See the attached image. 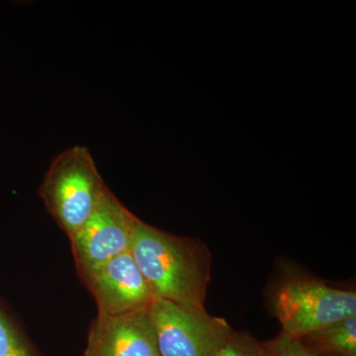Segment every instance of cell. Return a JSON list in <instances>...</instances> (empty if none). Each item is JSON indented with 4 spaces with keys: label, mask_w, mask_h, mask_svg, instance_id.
<instances>
[{
    "label": "cell",
    "mask_w": 356,
    "mask_h": 356,
    "mask_svg": "<svg viewBox=\"0 0 356 356\" xmlns=\"http://www.w3.org/2000/svg\"><path fill=\"white\" fill-rule=\"evenodd\" d=\"M130 252L154 298L205 308L212 257L202 241L165 233L139 219Z\"/></svg>",
    "instance_id": "cell-1"
},
{
    "label": "cell",
    "mask_w": 356,
    "mask_h": 356,
    "mask_svg": "<svg viewBox=\"0 0 356 356\" xmlns=\"http://www.w3.org/2000/svg\"><path fill=\"white\" fill-rule=\"evenodd\" d=\"M149 306L123 315H97L83 356H161Z\"/></svg>",
    "instance_id": "cell-7"
},
{
    "label": "cell",
    "mask_w": 356,
    "mask_h": 356,
    "mask_svg": "<svg viewBox=\"0 0 356 356\" xmlns=\"http://www.w3.org/2000/svg\"><path fill=\"white\" fill-rule=\"evenodd\" d=\"M0 356H33L19 332L0 307Z\"/></svg>",
    "instance_id": "cell-10"
},
{
    "label": "cell",
    "mask_w": 356,
    "mask_h": 356,
    "mask_svg": "<svg viewBox=\"0 0 356 356\" xmlns=\"http://www.w3.org/2000/svg\"><path fill=\"white\" fill-rule=\"evenodd\" d=\"M107 188L90 151L74 146L53 159L39 193L49 214L70 238L95 211Z\"/></svg>",
    "instance_id": "cell-2"
},
{
    "label": "cell",
    "mask_w": 356,
    "mask_h": 356,
    "mask_svg": "<svg viewBox=\"0 0 356 356\" xmlns=\"http://www.w3.org/2000/svg\"><path fill=\"white\" fill-rule=\"evenodd\" d=\"M261 346L267 356H317L301 339H294L282 332L273 339L261 343Z\"/></svg>",
    "instance_id": "cell-11"
},
{
    "label": "cell",
    "mask_w": 356,
    "mask_h": 356,
    "mask_svg": "<svg viewBox=\"0 0 356 356\" xmlns=\"http://www.w3.org/2000/svg\"><path fill=\"white\" fill-rule=\"evenodd\" d=\"M97 304L98 315L118 316L153 303L151 288L131 252L81 276Z\"/></svg>",
    "instance_id": "cell-6"
},
{
    "label": "cell",
    "mask_w": 356,
    "mask_h": 356,
    "mask_svg": "<svg viewBox=\"0 0 356 356\" xmlns=\"http://www.w3.org/2000/svg\"><path fill=\"white\" fill-rule=\"evenodd\" d=\"M324 356H341V355H324Z\"/></svg>",
    "instance_id": "cell-12"
},
{
    "label": "cell",
    "mask_w": 356,
    "mask_h": 356,
    "mask_svg": "<svg viewBox=\"0 0 356 356\" xmlns=\"http://www.w3.org/2000/svg\"><path fill=\"white\" fill-rule=\"evenodd\" d=\"M139 218L107 188L95 211L70 238L81 276L130 252Z\"/></svg>",
    "instance_id": "cell-5"
},
{
    "label": "cell",
    "mask_w": 356,
    "mask_h": 356,
    "mask_svg": "<svg viewBox=\"0 0 356 356\" xmlns=\"http://www.w3.org/2000/svg\"><path fill=\"white\" fill-rule=\"evenodd\" d=\"M273 315L282 332L301 339L337 321L356 315V292L329 286L310 276H289L271 298Z\"/></svg>",
    "instance_id": "cell-3"
},
{
    "label": "cell",
    "mask_w": 356,
    "mask_h": 356,
    "mask_svg": "<svg viewBox=\"0 0 356 356\" xmlns=\"http://www.w3.org/2000/svg\"><path fill=\"white\" fill-rule=\"evenodd\" d=\"M301 341L317 356H356V315L325 325Z\"/></svg>",
    "instance_id": "cell-8"
},
{
    "label": "cell",
    "mask_w": 356,
    "mask_h": 356,
    "mask_svg": "<svg viewBox=\"0 0 356 356\" xmlns=\"http://www.w3.org/2000/svg\"><path fill=\"white\" fill-rule=\"evenodd\" d=\"M212 356H267L261 341L250 332L233 330Z\"/></svg>",
    "instance_id": "cell-9"
},
{
    "label": "cell",
    "mask_w": 356,
    "mask_h": 356,
    "mask_svg": "<svg viewBox=\"0 0 356 356\" xmlns=\"http://www.w3.org/2000/svg\"><path fill=\"white\" fill-rule=\"evenodd\" d=\"M161 356H212L233 332L205 308L154 299L149 306Z\"/></svg>",
    "instance_id": "cell-4"
}]
</instances>
